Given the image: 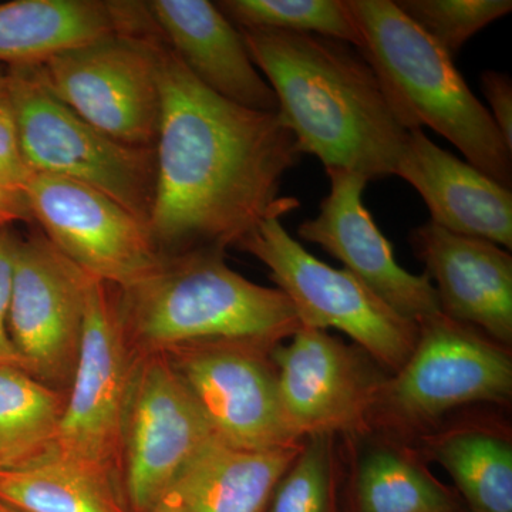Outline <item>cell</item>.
<instances>
[{
  "label": "cell",
  "mask_w": 512,
  "mask_h": 512,
  "mask_svg": "<svg viewBox=\"0 0 512 512\" xmlns=\"http://www.w3.org/2000/svg\"><path fill=\"white\" fill-rule=\"evenodd\" d=\"M148 15L185 69L210 92L245 109L278 113L241 30L208 0H148Z\"/></svg>",
  "instance_id": "cell-17"
},
{
  "label": "cell",
  "mask_w": 512,
  "mask_h": 512,
  "mask_svg": "<svg viewBox=\"0 0 512 512\" xmlns=\"http://www.w3.org/2000/svg\"><path fill=\"white\" fill-rule=\"evenodd\" d=\"M359 512H457L450 491L416 456L393 446L370 448L357 464Z\"/></svg>",
  "instance_id": "cell-24"
},
{
  "label": "cell",
  "mask_w": 512,
  "mask_h": 512,
  "mask_svg": "<svg viewBox=\"0 0 512 512\" xmlns=\"http://www.w3.org/2000/svg\"><path fill=\"white\" fill-rule=\"evenodd\" d=\"M6 94L33 174L103 192L148 224L156 192V150L101 133L46 89L36 66L6 67Z\"/></svg>",
  "instance_id": "cell-5"
},
{
  "label": "cell",
  "mask_w": 512,
  "mask_h": 512,
  "mask_svg": "<svg viewBox=\"0 0 512 512\" xmlns=\"http://www.w3.org/2000/svg\"><path fill=\"white\" fill-rule=\"evenodd\" d=\"M325 171L330 180L329 194L320 202L319 214L299 225L298 237L319 245L342 262L404 318L420 325L441 315L429 276L410 274L397 264L392 244L363 204V191L369 183L365 175L345 168Z\"/></svg>",
  "instance_id": "cell-15"
},
{
  "label": "cell",
  "mask_w": 512,
  "mask_h": 512,
  "mask_svg": "<svg viewBox=\"0 0 512 512\" xmlns=\"http://www.w3.org/2000/svg\"><path fill=\"white\" fill-rule=\"evenodd\" d=\"M302 443L245 450L215 437L184 468L165 497L183 512H265Z\"/></svg>",
  "instance_id": "cell-20"
},
{
  "label": "cell",
  "mask_w": 512,
  "mask_h": 512,
  "mask_svg": "<svg viewBox=\"0 0 512 512\" xmlns=\"http://www.w3.org/2000/svg\"><path fill=\"white\" fill-rule=\"evenodd\" d=\"M136 357L121 328L113 286L90 279L82 345L55 446L120 480L124 412Z\"/></svg>",
  "instance_id": "cell-11"
},
{
  "label": "cell",
  "mask_w": 512,
  "mask_h": 512,
  "mask_svg": "<svg viewBox=\"0 0 512 512\" xmlns=\"http://www.w3.org/2000/svg\"><path fill=\"white\" fill-rule=\"evenodd\" d=\"M215 439L165 353L137 355L121 437V484L130 512H151Z\"/></svg>",
  "instance_id": "cell-9"
},
{
  "label": "cell",
  "mask_w": 512,
  "mask_h": 512,
  "mask_svg": "<svg viewBox=\"0 0 512 512\" xmlns=\"http://www.w3.org/2000/svg\"><path fill=\"white\" fill-rule=\"evenodd\" d=\"M32 171L23 157L8 94H0V184L22 192L32 178Z\"/></svg>",
  "instance_id": "cell-29"
},
{
  "label": "cell",
  "mask_w": 512,
  "mask_h": 512,
  "mask_svg": "<svg viewBox=\"0 0 512 512\" xmlns=\"http://www.w3.org/2000/svg\"><path fill=\"white\" fill-rule=\"evenodd\" d=\"M274 348L211 340L178 346L165 355L218 440L245 450H271L302 443L289 433L279 404Z\"/></svg>",
  "instance_id": "cell-13"
},
{
  "label": "cell",
  "mask_w": 512,
  "mask_h": 512,
  "mask_svg": "<svg viewBox=\"0 0 512 512\" xmlns=\"http://www.w3.org/2000/svg\"><path fill=\"white\" fill-rule=\"evenodd\" d=\"M394 175L419 192L437 227L511 251V188L437 146L423 128L410 130Z\"/></svg>",
  "instance_id": "cell-18"
},
{
  "label": "cell",
  "mask_w": 512,
  "mask_h": 512,
  "mask_svg": "<svg viewBox=\"0 0 512 512\" xmlns=\"http://www.w3.org/2000/svg\"><path fill=\"white\" fill-rule=\"evenodd\" d=\"M90 276L35 231L19 238L9 333L23 372L67 392L79 357Z\"/></svg>",
  "instance_id": "cell-12"
},
{
  "label": "cell",
  "mask_w": 512,
  "mask_h": 512,
  "mask_svg": "<svg viewBox=\"0 0 512 512\" xmlns=\"http://www.w3.org/2000/svg\"><path fill=\"white\" fill-rule=\"evenodd\" d=\"M0 501L23 512H130L119 476L53 447L0 471Z\"/></svg>",
  "instance_id": "cell-21"
},
{
  "label": "cell",
  "mask_w": 512,
  "mask_h": 512,
  "mask_svg": "<svg viewBox=\"0 0 512 512\" xmlns=\"http://www.w3.org/2000/svg\"><path fill=\"white\" fill-rule=\"evenodd\" d=\"M416 258L436 282L441 313L483 330L500 345L512 342V256L485 239L454 234L429 221L410 234Z\"/></svg>",
  "instance_id": "cell-16"
},
{
  "label": "cell",
  "mask_w": 512,
  "mask_h": 512,
  "mask_svg": "<svg viewBox=\"0 0 512 512\" xmlns=\"http://www.w3.org/2000/svg\"><path fill=\"white\" fill-rule=\"evenodd\" d=\"M121 328L136 355L211 340L279 345L301 328L288 296L229 268L215 249L164 256L153 274L113 288Z\"/></svg>",
  "instance_id": "cell-3"
},
{
  "label": "cell",
  "mask_w": 512,
  "mask_h": 512,
  "mask_svg": "<svg viewBox=\"0 0 512 512\" xmlns=\"http://www.w3.org/2000/svg\"><path fill=\"white\" fill-rule=\"evenodd\" d=\"M271 356L282 414L299 441L362 430L387 382L372 357L323 330L301 326Z\"/></svg>",
  "instance_id": "cell-14"
},
{
  "label": "cell",
  "mask_w": 512,
  "mask_h": 512,
  "mask_svg": "<svg viewBox=\"0 0 512 512\" xmlns=\"http://www.w3.org/2000/svg\"><path fill=\"white\" fill-rule=\"evenodd\" d=\"M151 512H183L177 504L174 503L170 498L165 497L160 504L157 505Z\"/></svg>",
  "instance_id": "cell-32"
},
{
  "label": "cell",
  "mask_w": 512,
  "mask_h": 512,
  "mask_svg": "<svg viewBox=\"0 0 512 512\" xmlns=\"http://www.w3.org/2000/svg\"><path fill=\"white\" fill-rule=\"evenodd\" d=\"M239 30L302 156L369 181L396 174L410 131L356 47L306 33Z\"/></svg>",
  "instance_id": "cell-2"
},
{
  "label": "cell",
  "mask_w": 512,
  "mask_h": 512,
  "mask_svg": "<svg viewBox=\"0 0 512 512\" xmlns=\"http://www.w3.org/2000/svg\"><path fill=\"white\" fill-rule=\"evenodd\" d=\"M16 222H33L25 195L0 184V229L12 227Z\"/></svg>",
  "instance_id": "cell-31"
},
{
  "label": "cell",
  "mask_w": 512,
  "mask_h": 512,
  "mask_svg": "<svg viewBox=\"0 0 512 512\" xmlns=\"http://www.w3.org/2000/svg\"><path fill=\"white\" fill-rule=\"evenodd\" d=\"M481 92L490 104V114L512 151V80L507 73L485 70L480 76Z\"/></svg>",
  "instance_id": "cell-30"
},
{
  "label": "cell",
  "mask_w": 512,
  "mask_h": 512,
  "mask_svg": "<svg viewBox=\"0 0 512 512\" xmlns=\"http://www.w3.org/2000/svg\"><path fill=\"white\" fill-rule=\"evenodd\" d=\"M23 195L39 231L90 278L124 289L163 262L147 225L103 192L33 174Z\"/></svg>",
  "instance_id": "cell-10"
},
{
  "label": "cell",
  "mask_w": 512,
  "mask_h": 512,
  "mask_svg": "<svg viewBox=\"0 0 512 512\" xmlns=\"http://www.w3.org/2000/svg\"><path fill=\"white\" fill-rule=\"evenodd\" d=\"M19 238L12 227L0 229V369L23 370L22 360L9 333L10 299Z\"/></svg>",
  "instance_id": "cell-28"
},
{
  "label": "cell",
  "mask_w": 512,
  "mask_h": 512,
  "mask_svg": "<svg viewBox=\"0 0 512 512\" xmlns=\"http://www.w3.org/2000/svg\"><path fill=\"white\" fill-rule=\"evenodd\" d=\"M363 46L394 113L407 130L429 127L504 187L512 185V151L487 107L453 59L392 0H348Z\"/></svg>",
  "instance_id": "cell-4"
},
{
  "label": "cell",
  "mask_w": 512,
  "mask_h": 512,
  "mask_svg": "<svg viewBox=\"0 0 512 512\" xmlns=\"http://www.w3.org/2000/svg\"><path fill=\"white\" fill-rule=\"evenodd\" d=\"M67 392L20 369H0V471L26 466L55 447Z\"/></svg>",
  "instance_id": "cell-23"
},
{
  "label": "cell",
  "mask_w": 512,
  "mask_h": 512,
  "mask_svg": "<svg viewBox=\"0 0 512 512\" xmlns=\"http://www.w3.org/2000/svg\"><path fill=\"white\" fill-rule=\"evenodd\" d=\"M505 346L443 313L419 325L409 360L384 383L372 417L400 430L424 429L470 403H507L512 362Z\"/></svg>",
  "instance_id": "cell-8"
},
{
  "label": "cell",
  "mask_w": 512,
  "mask_h": 512,
  "mask_svg": "<svg viewBox=\"0 0 512 512\" xmlns=\"http://www.w3.org/2000/svg\"><path fill=\"white\" fill-rule=\"evenodd\" d=\"M333 491V436H311L303 440L301 451L276 485L269 512H330Z\"/></svg>",
  "instance_id": "cell-27"
},
{
  "label": "cell",
  "mask_w": 512,
  "mask_h": 512,
  "mask_svg": "<svg viewBox=\"0 0 512 512\" xmlns=\"http://www.w3.org/2000/svg\"><path fill=\"white\" fill-rule=\"evenodd\" d=\"M157 56L161 119L148 231L163 256L225 252L262 221L299 207L281 187L302 154L278 113L210 92L163 37Z\"/></svg>",
  "instance_id": "cell-1"
},
{
  "label": "cell",
  "mask_w": 512,
  "mask_h": 512,
  "mask_svg": "<svg viewBox=\"0 0 512 512\" xmlns=\"http://www.w3.org/2000/svg\"><path fill=\"white\" fill-rule=\"evenodd\" d=\"M394 3L451 59L471 37L512 10L511 0H397Z\"/></svg>",
  "instance_id": "cell-26"
},
{
  "label": "cell",
  "mask_w": 512,
  "mask_h": 512,
  "mask_svg": "<svg viewBox=\"0 0 512 512\" xmlns=\"http://www.w3.org/2000/svg\"><path fill=\"white\" fill-rule=\"evenodd\" d=\"M430 456L450 474L471 512H512V446L483 429H458L427 441Z\"/></svg>",
  "instance_id": "cell-22"
},
{
  "label": "cell",
  "mask_w": 512,
  "mask_h": 512,
  "mask_svg": "<svg viewBox=\"0 0 512 512\" xmlns=\"http://www.w3.org/2000/svg\"><path fill=\"white\" fill-rule=\"evenodd\" d=\"M144 2L13 0L0 5V66H40L64 50L146 26Z\"/></svg>",
  "instance_id": "cell-19"
},
{
  "label": "cell",
  "mask_w": 512,
  "mask_h": 512,
  "mask_svg": "<svg viewBox=\"0 0 512 512\" xmlns=\"http://www.w3.org/2000/svg\"><path fill=\"white\" fill-rule=\"evenodd\" d=\"M235 248L269 269L303 328L339 330L393 373L409 360L419 325L390 308L348 269L319 261L291 237L279 218L262 221Z\"/></svg>",
  "instance_id": "cell-6"
},
{
  "label": "cell",
  "mask_w": 512,
  "mask_h": 512,
  "mask_svg": "<svg viewBox=\"0 0 512 512\" xmlns=\"http://www.w3.org/2000/svg\"><path fill=\"white\" fill-rule=\"evenodd\" d=\"M215 5L238 29L306 33L357 50L363 46L348 0H221Z\"/></svg>",
  "instance_id": "cell-25"
},
{
  "label": "cell",
  "mask_w": 512,
  "mask_h": 512,
  "mask_svg": "<svg viewBox=\"0 0 512 512\" xmlns=\"http://www.w3.org/2000/svg\"><path fill=\"white\" fill-rule=\"evenodd\" d=\"M6 84H8V74H6V67L0 66V94L6 92Z\"/></svg>",
  "instance_id": "cell-33"
},
{
  "label": "cell",
  "mask_w": 512,
  "mask_h": 512,
  "mask_svg": "<svg viewBox=\"0 0 512 512\" xmlns=\"http://www.w3.org/2000/svg\"><path fill=\"white\" fill-rule=\"evenodd\" d=\"M156 28L119 32L36 66L53 96L126 146L156 147L161 119Z\"/></svg>",
  "instance_id": "cell-7"
},
{
  "label": "cell",
  "mask_w": 512,
  "mask_h": 512,
  "mask_svg": "<svg viewBox=\"0 0 512 512\" xmlns=\"http://www.w3.org/2000/svg\"><path fill=\"white\" fill-rule=\"evenodd\" d=\"M0 512H23V511L16 510V508L10 507V505L2 503V501H0Z\"/></svg>",
  "instance_id": "cell-34"
}]
</instances>
